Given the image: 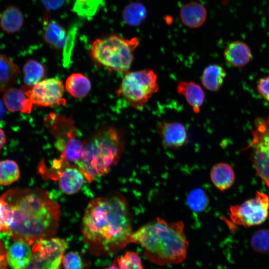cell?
Instances as JSON below:
<instances>
[{
  "label": "cell",
  "mask_w": 269,
  "mask_h": 269,
  "mask_svg": "<svg viewBox=\"0 0 269 269\" xmlns=\"http://www.w3.org/2000/svg\"><path fill=\"white\" fill-rule=\"evenodd\" d=\"M0 199L7 208L9 218L8 229L4 234L11 240L31 246L56 233L60 207L47 191L39 188H13Z\"/></svg>",
  "instance_id": "obj_1"
},
{
  "label": "cell",
  "mask_w": 269,
  "mask_h": 269,
  "mask_svg": "<svg viewBox=\"0 0 269 269\" xmlns=\"http://www.w3.org/2000/svg\"><path fill=\"white\" fill-rule=\"evenodd\" d=\"M82 232L92 253H115L131 243L132 216L124 197L113 193L92 200L82 219Z\"/></svg>",
  "instance_id": "obj_2"
},
{
  "label": "cell",
  "mask_w": 269,
  "mask_h": 269,
  "mask_svg": "<svg viewBox=\"0 0 269 269\" xmlns=\"http://www.w3.org/2000/svg\"><path fill=\"white\" fill-rule=\"evenodd\" d=\"M132 242L141 245L147 258L160 266L182 262L188 247L183 222H169L160 218L133 232Z\"/></svg>",
  "instance_id": "obj_3"
},
{
  "label": "cell",
  "mask_w": 269,
  "mask_h": 269,
  "mask_svg": "<svg viewBox=\"0 0 269 269\" xmlns=\"http://www.w3.org/2000/svg\"><path fill=\"white\" fill-rule=\"evenodd\" d=\"M124 147V137L116 128H100L85 141L83 157L77 166L91 182L108 173L118 162Z\"/></svg>",
  "instance_id": "obj_4"
},
{
  "label": "cell",
  "mask_w": 269,
  "mask_h": 269,
  "mask_svg": "<svg viewBox=\"0 0 269 269\" xmlns=\"http://www.w3.org/2000/svg\"><path fill=\"white\" fill-rule=\"evenodd\" d=\"M139 44L137 37L126 39L112 34L95 40L90 55L95 63L112 72L125 74L134 59V51Z\"/></svg>",
  "instance_id": "obj_5"
},
{
  "label": "cell",
  "mask_w": 269,
  "mask_h": 269,
  "mask_svg": "<svg viewBox=\"0 0 269 269\" xmlns=\"http://www.w3.org/2000/svg\"><path fill=\"white\" fill-rule=\"evenodd\" d=\"M158 88L156 74L151 69H144L126 73L116 94L133 108L140 110Z\"/></svg>",
  "instance_id": "obj_6"
},
{
  "label": "cell",
  "mask_w": 269,
  "mask_h": 269,
  "mask_svg": "<svg viewBox=\"0 0 269 269\" xmlns=\"http://www.w3.org/2000/svg\"><path fill=\"white\" fill-rule=\"evenodd\" d=\"M44 122L55 137V147L63 156L67 159H75L83 153L85 142L79 136L71 118L51 113Z\"/></svg>",
  "instance_id": "obj_7"
},
{
  "label": "cell",
  "mask_w": 269,
  "mask_h": 269,
  "mask_svg": "<svg viewBox=\"0 0 269 269\" xmlns=\"http://www.w3.org/2000/svg\"><path fill=\"white\" fill-rule=\"evenodd\" d=\"M252 139L246 149L251 148L250 159L256 175L269 187V115L255 121Z\"/></svg>",
  "instance_id": "obj_8"
},
{
  "label": "cell",
  "mask_w": 269,
  "mask_h": 269,
  "mask_svg": "<svg viewBox=\"0 0 269 269\" xmlns=\"http://www.w3.org/2000/svg\"><path fill=\"white\" fill-rule=\"evenodd\" d=\"M230 218L237 225L250 227L265 222L269 215V196L257 191L255 196L230 207Z\"/></svg>",
  "instance_id": "obj_9"
},
{
  "label": "cell",
  "mask_w": 269,
  "mask_h": 269,
  "mask_svg": "<svg viewBox=\"0 0 269 269\" xmlns=\"http://www.w3.org/2000/svg\"><path fill=\"white\" fill-rule=\"evenodd\" d=\"M67 247V242L60 238L39 240L32 245L31 260L25 269H61Z\"/></svg>",
  "instance_id": "obj_10"
},
{
  "label": "cell",
  "mask_w": 269,
  "mask_h": 269,
  "mask_svg": "<svg viewBox=\"0 0 269 269\" xmlns=\"http://www.w3.org/2000/svg\"><path fill=\"white\" fill-rule=\"evenodd\" d=\"M33 104L42 107L64 106V86L62 81L56 78L46 79L33 86L22 87Z\"/></svg>",
  "instance_id": "obj_11"
},
{
  "label": "cell",
  "mask_w": 269,
  "mask_h": 269,
  "mask_svg": "<svg viewBox=\"0 0 269 269\" xmlns=\"http://www.w3.org/2000/svg\"><path fill=\"white\" fill-rule=\"evenodd\" d=\"M63 168L53 165L56 172L49 170L42 160L38 166V171L44 178L56 179L61 190L65 194L71 195L78 192L82 186L85 178L77 166L71 164H64Z\"/></svg>",
  "instance_id": "obj_12"
},
{
  "label": "cell",
  "mask_w": 269,
  "mask_h": 269,
  "mask_svg": "<svg viewBox=\"0 0 269 269\" xmlns=\"http://www.w3.org/2000/svg\"><path fill=\"white\" fill-rule=\"evenodd\" d=\"M164 147L171 149H178L184 146L187 142L188 135L185 127L177 122L162 120L156 127Z\"/></svg>",
  "instance_id": "obj_13"
},
{
  "label": "cell",
  "mask_w": 269,
  "mask_h": 269,
  "mask_svg": "<svg viewBox=\"0 0 269 269\" xmlns=\"http://www.w3.org/2000/svg\"><path fill=\"white\" fill-rule=\"evenodd\" d=\"M0 234L6 248L8 265L12 269H25L32 256L30 246L24 241L11 240L4 233Z\"/></svg>",
  "instance_id": "obj_14"
},
{
  "label": "cell",
  "mask_w": 269,
  "mask_h": 269,
  "mask_svg": "<svg viewBox=\"0 0 269 269\" xmlns=\"http://www.w3.org/2000/svg\"><path fill=\"white\" fill-rule=\"evenodd\" d=\"M224 57L231 66L241 68L250 62L252 58V53L246 43L241 41H234L226 46L224 51Z\"/></svg>",
  "instance_id": "obj_15"
},
{
  "label": "cell",
  "mask_w": 269,
  "mask_h": 269,
  "mask_svg": "<svg viewBox=\"0 0 269 269\" xmlns=\"http://www.w3.org/2000/svg\"><path fill=\"white\" fill-rule=\"evenodd\" d=\"M207 11L205 7L196 1L184 4L180 8L179 17L182 23L191 28L202 25L206 20Z\"/></svg>",
  "instance_id": "obj_16"
},
{
  "label": "cell",
  "mask_w": 269,
  "mask_h": 269,
  "mask_svg": "<svg viewBox=\"0 0 269 269\" xmlns=\"http://www.w3.org/2000/svg\"><path fill=\"white\" fill-rule=\"evenodd\" d=\"M4 104L10 112H21L30 113L33 103L21 87L20 89L10 88L5 91L3 97Z\"/></svg>",
  "instance_id": "obj_17"
},
{
  "label": "cell",
  "mask_w": 269,
  "mask_h": 269,
  "mask_svg": "<svg viewBox=\"0 0 269 269\" xmlns=\"http://www.w3.org/2000/svg\"><path fill=\"white\" fill-rule=\"evenodd\" d=\"M177 92L183 96L195 114L200 112L205 94L202 87L193 81H180L177 85Z\"/></svg>",
  "instance_id": "obj_18"
},
{
  "label": "cell",
  "mask_w": 269,
  "mask_h": 269,
  "mask_svg": "<svg viewBox=\"0 0 269 269\" xmlns=\"http://www.w3.org/2000/svg\"><path fill=\"white\" fill-rule=\"evenodd\" d=\"M42 37L44 41L57 50L63 48L68 33L60 24L49 19L47 15L44 19Z\"/></svg>",
  "instance_id": "obj_19"
},
{
  "label": "cell",
  "mask_w": 269,
  "mask_h": 269,
  "mask_svg": "<svg viewBox=\"0 0 269 269\" xmlns=\"http://www.w3.org/2000/svg\"><path fill=\"white\" fill-rule=\"evenodd\" d=\"M210 176L213 185L222 191L230 188L235 180V174L233 168L225 162L215 164L211 170Z\"/></svg>",
  "instance_id": "obj_20"
},
{
  "label": "cell",
  "mask_w": 269,
  "mask_h": 269,
  "mask_svg": "<svg viewBox=\"0 0 269 269\" xmlns=\"http://www.w3.org/2000/svg\"><path fill=\"white\" fill-rule=\"evenodd\" d=\"M20 71L5 55L0 54V92L11 88L19 80Z\"/></svg>",
  "instance_id": "obj_21"
},
{
  "label": "cell",
  "mask_w": 269,
  "mask_h": 269,
  "mask_svg": "<svg viewBox=\"0 0 269 269\" xmlns=\"http://www.w3.org/2000/svg\"><path fill=\"white\" fill-rule=\"evenodd\" d=\"M226 76V71L221 65L213 64L204 69L201 82L207 90L212 92L218 91L223 85Z\"/></svg>",
  "instance_id": "obj_22"
},
{
  "label": "cell",
  "mask_w": 269,
  "mask_h": 269,
  "mask_svg": "<svg viewBox=\"0 0 269 269\" xmlns=\"http://www.w3.org/2000/svg\"><path fill=\"white\" fill-rule=\"evenodd\" d=\"M65 86L66 89L72 96L76 98H82L89 93L91 88V83L85 75L80 73H74L68 77Z\"/></svg>",
  "instance_id": "obj_23"
},
{
  "label": "cell",
  "mask_w": 269,
  "mask_h": 269,
  "mask_svg": "<svg viewBox=\"0 0 269 269\" xmlns=\"http://www.w3.org/2000/svg\"><path fill=\"white\" fill-rule=\"evenodd\" d=\"M23 20V15L20 9L16 6H9L1 13L0 26L5 32L14 33L20 29Z\"/></svg>",
  "instance_id": "obj_24"
},
{
  "label": "cell",
  "mask_w": 269,
  "mask_h": 269,
  "mask_svg": "<svg viewBox=\"0 0 269 269\" xmlns=\"http://www.w3.org/2000/svg\"><path fill=\"white\" fill-rule=\"evenodd\" d=\"M147 10L139 2H133L127 5L123 12L124 20L129 25L137 26L145 19Z\"/></svg>",
  "instance_id": "obj_25"
},
{
  "label": "cell",
  "mask_w": 269,
  "mask_h": 269,
  "mask_svg": "<svg viewBox=\"0 0 269 269\" xmlns=\"http://www.w3.org/2000/svg\"><path fill=\"white\" fill-rule=\"evenodd\" d=\"M24 81L25 85L33 86L42 80L45 76L44 66L34 60L26 62L23 68Z\"/></svg>",
  "instance_id": "obj_26"
},
{
  "label": "cell",
  "mask_w": 269,
  "mask_h": 269,
  "mask_svg": "<svg viewBox=\"0 0 269 269\" xmlns=\"http://www.w3.org/2000/svg\"><path fill=\"white\" fill-rule=\"evenodd\" d=\"M20 170L17 163L10 159L0 161V184L9 185L17 181Z\"/></svg>",
  "instance_id": "obj_27"
},
{
  "label": "cell",
  "mask_w": 269,
  "mask_h": 269,
  "mask_svg": "<svg viewBox=\"0 0 269 269\" xmlns=\"http://www.w3.org/2000/svg\"><path fill=\"white\" fill-rule=\"evenodd\" d=\"M103 4V0H76L73 11L87 18L93 16Z\"/></svg>",
  "instance_id": "obj_28"
},
{
  "label": "cell",
  "mask_w": 269,
  "mask_h": 269,
  "mask_svg": "<svg viewBox=\"0 0 269 269\" xmlns=\"http://www.w3.org/2000/svg\"><path fill=\"white\" fill-rule=\"evenodd\" d=\"M187 202L188 206L193 211L201 212L207 207L209 199L202 189L196 188L189 193L187 197Z\"/></svg>",
  "instance_id": "obj_29"
},
{
  "label": "cell",
  "mask_w": 269,
  "mask_h": 269,
  "mask_svg": "<svg viewBox=\"0 0 269 269\" xmlns=\"http://www.w3.org/2000/svg\"><path fill=\"white\" fill-rule=\"evenodd\" d=\"M252 248L257 252L265 253L269 251V229H261L252 236L251 240Z\"/></svg>",
  "instance_id": "obj_30"
},
{
  "label": "cell",
  "mask_w": 269,
  "mask_h": 269,
  "mask_svg": "<svg viewBox=\"0 0 269 269\" xmlns=\"http://www.w3.org/2000/svg\"><path fill=\"white\" fill-rule=\"evenodd\" d=\"M117 263L120 269H143L139 256L134 252H127Z\"/></svg>",
  "instance_id": "obj_31"
},
{
  "label": "cell",
  "mask_w": 269,
  "mask_h": 269,
  "mask_svg": "<svg viewBox=\"0 0 269 269\" xmlns=\"http://www.w3.org/2000/svg\"><path fill=\"white\" fill-rule=\"evenodd\" d=\"M62 263L64 269H83V263L81 257L74 252H69L64 255Z\"/></svg>",
  "instance_id": "obj_32"
},
{
  "label": "cell",
  "mask_w": 269,
  "mask_h": 269,
  "mask_svg": "<svg viewBox=\"0 0 269 269\" xmlns=\"http://www.w3.org/2000/svg\"><path fill=\"white\" fill-rule=\"evenodd\" d=\"M77 27H72L68 32L67 37L63 47L64 53V62L65 64H69V61L70 60L71 53L75 39L76 33L77 32Z\"/></svg>",
  "instance_id": "obj_33"
},
{
  "label": "cell",
  "mask_w": 269,
  "mask_h": 269,
  "mask_svg": "<svg viewBox=\"0 0 269 269\" xmlns=\"http://www.w3.org/2000/svg\"><path fill=\"white\" fill-rule=\"evenodd\" d=\"M257 90L264 100L269 102V75L259 79L257 84Z\"/></svg>",
  "instance_id": "obj_34"
},
{
  "label": "cell",
  "mask_w": 269,
  "mask_h": 269,
  "mask_svg": "<svg viewBox=\"0 0 269 269\" xmlns=\"http://www.w3.org/2000/svg\"><path fill=\"white\" fill-rule=\"evenodd\" d=\"M8 215L6 207L0 199V233H6L8 229Z\"/></svg>",
  "instance_id": "obj_35"
},
{
  "label": "cell",
  "mask_w": 269,
  "mask_h": 269,
  "mask_svg": "<svg viewBox=\"0 0 269 269\" xmlns=\"http://www.w3.org/2000/svg\"><path fill=\"white\" fill-rule=\"evenodd\" d=\"M7 265L6 248L4 241L0 238V269H6Z\"/></svg>",
  "instance_id": "obj_36"
},
{
  "label": "cell",
  "mask_w": 269,
  "mask_h": 269,
  "mask_svg": "<svg viewBox=\"0 0 269 269\" xmlns=\"http://www.w3.org/2000/svg\"><path fill=\"white\" fill-rule=\"evenodd\" d=\"M41 1L48 10H53L60 7L65 0H41Z\"/></svg>",
  "instance_id": "obj_37"
},
{
  "label": "cell",
  "mask_w": 269,
  "mask_h": 269,
  "mask_svg": "<svg viewBox=\"0 0 269 269\" xmlns=\"http://www.w3.org/2000/svg\"><path fill=\"white\" fill-rule=\"evenodd\" d=\"M6 142V136L4 131L0 128V152Z\"/></svg>",
  "instance_id": "obj_38"
},
{
  "label": "cell",
  "mask_w": 269,
  "mask_h": 269,
  "mask_svg": "<svg viewBox=\"0 0 269 269\" xmlns=\"http://www.w3.org/2000/svg\"><path fill=\"white\" fill-rule=\"evenodd\" d=\"M5 109L1 101L0 100V119L3 117Z\"/></svg>",
  "instance_id": "obj_39"
},
{
  "label": "cell",
  "mask_w": 269,
  "mask_h": 269,
  "mask_svg": "<svg viewBox=\"0 0 269 269\" xmlns=\"http://www.w3.org/2000/svg\"><path fill=\"white\" fill-rule=\"evenodd\" d=\"M105 269H120L118 268V266L117 265L116 262H115V261L112 266H111L110 267L106 268Z\"/></svg>",
  "instance_id": "obj_40"
},
{
  "label": "cell",
  "mask_w": 269,
  "mask_h": 269,
  "mask_svg": "<svg viewBox=\"0 0 269 269\" xmlns=\"http://www.w3.org/2000/svg\"><path fill=\"white\" fill-rule=\"evenodd\" d=\"M268 15H269V6H268Z\"/></svg>",
  "instance_id": "obj_41"
}]
</instances>
